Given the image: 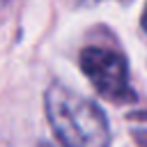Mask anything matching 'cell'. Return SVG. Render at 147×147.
<instances>
[{
  "label": "cell",
  "mask_w": 147,
  "mask_h": 147,
  "mask_svg": "<svg viewBox=\"0 0 147 147\" xmlns=\"http://www.w3.org/2000/svg\"><path fill=\"white\" fill-rule=\"evenodd\" d=\"M48 124L62 147H108L110 129L101 108L76 94L74 90L53 83L44 94Z\"/></svg>",
  "instance_id": "cell-1"
},
{
  "label": "cell",
  "mask_w": 147,
  "mask_h": 147,
  "mask_svg": "<svg viewBox=\"0 0 147 147\" xmlns=\"http://www.w3.org/2000/svg\"><path fill=\"white\" fill-rule=\"evenodd\" d=\"M80 69L90 78L92 87L113 103H126L133 99L129 85V69L119 53L103 46H87L80 53Z\"/></svg>",
  "instance_id": "cell-2"
},
{
  "label": "cell",
  "mask_w": 147,
  "mask_h": 147,
  "mask_svg": "<svg viewBox=\"0 0 147 147\" xmlns=\"http://www.w3.org/2000/svg\"><path fill=\"white\" fill-rule=\"evenodd\" d=\"M136 145L147 147V131H138V133H136Z\"/></svg>",
  "instance_id": "cell-3"
},
{
  "label": "cell",
  "mask_w": 147,
  "mask_h": 147,
  "mask_svg": "<svg viewBox=\"0 0 147 147\" xmlns=\"http://www.w3.org/2000/svg\"><path fill=\"white\" fill-rule=\"evenodd\" d=\"M142 28H145V32H147V5H145V11H142Z\"/></svg>",
  "instance_id": "cell-4"
},
{
  "label": "cell",
  "mask_w": 147,
  "mask_h": 147,
  "mask_svg": "<svg viewBox=\"0 0 147 147\" xmlns=\"http://www.w3.org/2000/svg\"><path fill=\"white\" fill-rule=\"evenodd\" d=\"M37 147H53V145H48V142H41V145H37Z\"/></svg>",
  "instance_id": "cell-5"
}]
</instances>
